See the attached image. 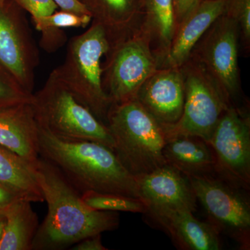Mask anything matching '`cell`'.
<instances>
[{"label": "cell", "instance_id": "6da1fadb", "mask_svg": "<svg viewBox=\"0 0 250 250\" xmlns=\"http://www.w3.org/2000/svg\"><path fill=\"white\" fill-rule=\"evenodd\" d=\"M38 184L48 206L32 250H64L87 237L113 231L120 225L118 212L94 210L63 174L42 157L34 166Z\"/></svg>", "mask_w": 250, "mask_h": 250}, {"label": "cell", "instance_id": "7a4b0ae2", "mask_svg": "<svg viewBox=\"0 0 250 250\" xmlns=\"http://www.w3.org/2000/svg\"><path fill=\"white\" fill-rule=\"evenodd\" d=\"M39 127V155L81 194L95 191L142 199L136 178L111 148L95 141L61 139Z\"/></svg>", "mask_w": 250, "mask_h": 250}, {"label": "cell", "instance_id": "3957f363", "mask_svg": "<svg viewBox=\"0 0 250 250\" xmlns=\"http://www.w3.org/2000/svg\"><path fill=\"white\" fill-rule=\"evenodd\" d=\"M110 45L106 28L94 20L85 32L70 39L65 60L52 71L75 98L106 125L112 102L104 89L102 59L107 54Z\"/></svg>", "mask_w": 250, "mask_h": 250}, {"label": "cell", "instance_id": "277c9868", "mask_svg": "<svg viewBox=\"0 0 250 250\" xmlns=\"http://www.w3.org/2000/svg\"><path fill=\"white\" fill-rule=\"evenodd\" d=\"M107 126L113 152L134 177L165 165L163 151L167 139L162 126L134 100L112 104Z\"/></svg>", "mask_w": 250, "mask_h": 250}, {"label": "cell", "instance_id": "5b68a950", "mask_svg": "<svg viewBox=\"0 0 250 250\" xmlns=\"http://www.w3.org/2000/svg\"><path fill=\"white\" fill-rule=\"evenodd\" d=\"M32 104L39 126L54 136L95 141L113 150L107 126L79 101L53 72L42 88L33 93Z\"/></svg>", "mask_w": 250, "mask_h": 250}, {"label": "cell", "instance_id": "8992f818", "mask_svg": "<svg viewBox=\"0 0 250 250\" xmlns=\"http://www.w3.org/2000/svg\"><path fill=\"white\" fill-rule=\"evenodd\" d=\"M105 56L103 83L112 104L136 99L141 85L159 67L150 36L143 27L112 41Z\"/></svg>", "mask_w": 250, "mask_h": 250}, {"label": "cell", "instance_id": "52a82bcc", "mask_svg": "<svg viewBox=\"0 0 250 250\" xmlns=\"http://www.w3.org/2000/svg\"><path fill=\"white\" fill-rule=\"evenodd\" d=\"M180 68L185 94L183 112L177 123L162 126L166 139L193 136L208 141L219 118L231 103L200 62L189 58Z\"/></svg>", "mask_w": 250, "mask_h": 250}, {"label": "cell", "instance_id": "ba28073f", "mask_svg": "<svg viewBox=\"0 0 250 250\" xmlns=\"http://www.w3.org/2000/svg\"><path fill=\"white\" fill-rule=\"evenodd\" d=\"M241 39L237 23L221 15L192 49L190 58L204 67L231 105L239 106L241 88L238 53Z\"/></svg>", "mask_w": 250, "mask_h": 250}, {"label": "cell", "instance_id": "9c48e42d", "mask_svg": "<svg viewBox=\"0 0 250 250\" xmlns=\"http://www.w3.org/2000/svg\"><path fill=\"white\" fill-rule=\"evenodd\" d=\"M197 201L209 223L220 233L232 238L240 249H250V201L248 190L227 183L216 176L188 177Z\"/></svg>", "mask_w": 250, "mask_h": 250}, {"label": "cell", "instance_id": "30bf717a", "mask_svg": "<svg viewBox=\"0 0 250 250\" xmlns=\"http://www.w3.org/2000/svg\"><path fill=\"white\" fill-rule=\"evenodd\" d=\"M207 142L216 177L250 191V119L242 106L231 105L222 113Z\"/></svg>", "mask_w": 250, "mask_h": 250}, {"label": "cell", "instance_id": "8fae6325", "mask_svg": "<svg viewBox=\"0 0 250 250\" xmlns=\"http://www.w3.org/2000/svg\"><path fill=\"white\" fill-rule=\"evenodd\" d=\"M29 29L26 20L6 3L0 6V65L33 94L39 58Z\"/></svg>", "mask_w": 250, "mask_h": 250}, {"label": "cell", "instance_id": "7c38bea8", "mask_svg": "<svg viewBox=\"0 0 250 250\" xmlns=\"http://www.w3.org/2000/svg\"><path fill=\"white\" fill-rule=\"evenodd\" d=\"M184 95L180 67H159L141 85L136 100L161 126H167L180 119Z\"/></svg>", "mask_w": 250, "mask_h": 250}, {"label": "cell", "instance_id": "4fadbf2b", "mask_svg": "<svg viewBox=\"0 0 250 250\" xmlns=\"http://www.w3.org/2000/svg\"><path fill=\"white\" fill-rule=\"evenodd\" d=\"M149 210H196L197 200L188 177L168 164L135 177Z\"/></svg>", "mask_w": 250, "mask_h": 250}, {"label": "cell", "instance_id": "5bb4252c", "mask_svg": "<svg viewBox=\"0 0 250 250\" xmlns=\"http://www.w3.org/2000/svg\"><path fill=\"white\" fill-rule=\"evenodd\" d=\"M146 215L154 220L182 250H221L220 233L209 222H202L187 210H149Z\"/></svg>", "mask_w": 250, "mask_h": 250}, {"label": "cell", "instance_id": "9a60e30c", "mask_svg": "<svg viewBox=\"0 0 250 250\" xmlns=\"http://www.w3.org/2000/svg\"><path fill=\"white\" fill-rule=\"evenodd\" d=\"M226 0H202L178 25L159 67H180L210 26L225 12Z\"/></svg>", "mask_w": 250, "mask_h": 250}, {"label": "cell", "instance_id": "2e32d148", "mask_svg": "<svg viewBox=\"0 0 250 250\" xmlns=\"http://www.w3.org/2000/svg\"><path fill=\"white\" fill-rule=\"evenodd\" d=\"M39 132L32 101L0 109V146L34 166L40 157Z\"/></svg>", "mask_w": 250, "mask_h": 250}, {"label": "cell", "instance_id": "e0dca14e", "mask_svg": "<svg viewBox=\"0 0 250 250\" xmlns=\"http://www.w3.org/2000/svg\"><path fill=\"white\" fill-rule=\"evenodd\" d=\"M163 154L166 164L188 177L216 176L211 148L202 138L181 136L167 139Z\"/></svg>", "mask_w": 250, "mask_h": 250}, {"label": "cell", "instance_id": "ac0fdd59", "mask_svg": "<svg viewBox=\"0 0 250 250\" xmlns=\"http://www.w3.org/2000/svg\"><path fill=\"white\" fill-rule=\"evenodd\" d=\"M31 202L21 198L5 210V223L0 250H31L39 229V219Z\"/></svg>", "mask_w": 250, "mask_h": 250}, {"label": "cell", "instance_id": "d6986e66", "mask_svg": "<svg viewBox=\"0 0 250 250\" xmlns=\"http://www.w3.org/2000/svg\"><path fill=\"white\" fill-rule=\"evenodd\" d=\"M146 21L142 26L151 38L156 41V53L161 60L167 53L177 30L173 0H143Z\"/></svg>", "mask_w": 250, "mask_h": 250}, {"label": "cell", "instance_id": "ffe728a7", "mask_svg": "<svg viewBox=\"0 0 250 250\" xmlns=\"http://www.w3.org/2000/svg\"><path fill=\"white\" fill-rule=\"evenodd\" d=\"M0 182L19 190L31 202H42L43 194L38 184L34 166L0 146Z\"/></svg>", "mask_w": 250, "mask_h": 250}, {"label": "cell", "instance_id": "44dd1931", "mask_svg": "<svg viewBox=\"0 0 250 250\" xmlns=\"http://www.w3.org/2000/svg\"><path fill=\"white\" fill-rule=\"evenodd\" d=\"M139 7L137 0H100L93 19L104 26L110 41H113L137 27Z\"/></svg>", "mask_w": 250, "mask_h": 250}, {"label": "cell", "instance_id": "7402d4cb", "mask_svg": "<svg viewBox=\"0 0 250 250\" xmlns=\"http://www.w3.org/2000/svg\"><path fill=\"white\" fill-rule=\"evenodd\" d=\"M82 201L90 208L97 210L113 212H130L146 215L149 207L142 199L95 191H85L81 194Z\"/></svg>", "mask_w": 250, "mask_h": 250}, {"label": "cell", "instance_id": "603a6c76", "mask_svg": "<svg viewBox=\"0 0 250 250\" xmlns=\"http://www.w3.org/2000/svg\"><path fill=\"white\" fill-rule=\"evenodd\" d=\"M36 29L40 32L64 28H85L91 22L93 17L89 15H79L68 11L54 12L49 16L33 18Z\"/></svg>", "mask_w": 250, "mask_h": 250}, {"label": "cell", "instance_id": "cb8c5ba5", "mask_svg": "<svg viewBox=\"0 0 250 250\" xmlns=\"http://www.w3.org/2000/svg\"><path fill=\"white\" fill-rule=\"evenodd\" d=\"M33 94L27 93L14 77L0 65V109L31 103Z\"/></svg>", "mask_w": 250, "mask_h": 250}, {"label": "cell", "instance_id": "d4e9b609", "mask_svg": "<svg viewBox=\"0 0 250 250\" xmlns=\"http://www.w3.org/2000/svg\"><path fill=\"white\" fill-rule=\"evenodd\" d=\"M239 28L241 40L246 49L250 43V0H226L225 12Z\"/></svg>", "mask_w": 250, "mask_h": 250}, {"label": "cell", "instance_id": "484cf974", "mask_svg": "<svg viewBox=\"0 0 250 250\" xmlns=\"http://www.w3.org/2000/svg\"><path fill=\"white\" fill-rule=\"evenodd\" d=\"M14 2L26 10L33 18L49 16L55 12L57 5L53 0H14Z\"/></svg>", "mask_w": 250, "mask_h": 250}, {"label": "cell", "instance_id": "4316f807", "mask_svg": "<svg viewBox=\"0 0 250 250\" xmlns=\"http://www.w3.org/2000/svg\"><path fill=\"white\" fill-rule=\"evenodd\" d=\"M21 198L27 200L17 189L0 182V210L6 209L11 204Z\"/></svg>", "mask_w": 250, "mask_h": 250}, {"label": "cell", "instance_id": "83f0119b", "mask_svg": "<svg viewBox=\"0 0 250 250\" xmlns=\"http://www.w3.org/2000/svg\"><path fill=\"white\" fill-rule=\"evenodd\" d=\"M54 3L62 11H68L79 15H89L93 17V14L88 6L82 0H53Z\"/></svg>", "mask_w": 250, "mask_h": 250}, {"label": "cell", "instance_id": "f1b7e54d", "mask_svg": "<svg viewBox=\"0 0 250 250\" xmlns=\"http://www.w3.org/2000/svg\"><path fill=\"white\" fill-rule=\"evenodd\" d=\"M177 25L200 4L202 0H173Z\"/></svg>", "mask_w": 250, "mask_h": 250}, {"label": "cell", "instance_id": "f546056e", "mask_svg": "<svg viewBox=\"0 0 250 250\" xmlns=\"http://www.w3.org/2000/svg\"><path fill=\"white\" fill-rule=\"evenodd\" d=\"M73 250H108L102 242V234L87 237L84 239L76 243Z\"/></svg>", "mask_w": 250, "mask_h": 250}, {"label": "cell", "instance_id": "4dcf8cb0", "mask_svg": "<svg viewBox=\"0 0 250 250\" xmlns=\"http://www.w3.org/2000/svg\"><path fill=\"white\" fill-rule=\"evenodd\" d=\"M5 210H6V209L0 210V241H1V237H2L4 225L5 223H6Z\"/></svg>", "mask_w": 250, "mask_h": 250}, {"label": "cell", "instance_id": "1f68e13d", "mask_svg": "<svg viewBox=\"0 0 250 250\" xmlns=\"http://www.w3.org/2000/svg\"><path fill=\"white\" fill-rule=\"evenodd\" d=\"M6 2V0H0V6H4Z\"/></svg>", "mask_w": 250, "mask_h": 250}]
</instances>
